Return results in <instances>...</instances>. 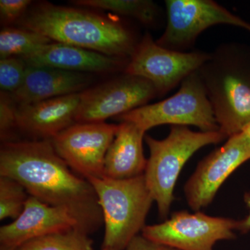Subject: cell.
I'll return each mask as SVG.
<instances>
[{"mask_svg": "<svg viewBox=\"0 0 250 250\" xmlns=\"http://www.w3.org/2000/svg\"><path fill=\"white\" fill-rule=\"evenodd\" d=\"M238 226L233 219L179 211L164 223L145 226L142 235L179 250H213L217 242L235 238Z\"/></svg>", "mask_w": 250, "mask_h": 250, "instance_id": "9c48e42d", "label": "cell"}, {"mask_svg": "<svg viewBox=\"0 0 250 250\" xmlns=\"http://www.w3.org/2000/svg\"><path fill=\"white\" fill-rule=\"evenodd\" d=\"M80 94L19 105L17 109L18 130L34 140L53 139L76 123Z\"/></svg>", "mask_w": 250, "mask_h": 250, "instance_id": "9a60e30c", "label": "cell"}, {"mask_svg": "<svg viewBox=\"0 0 250 250\" xmlns=\"http://www.w3.org/2000/svg\"><path fill=\"white\" fill-rule=\"evenodd\" d=\"M76 123H103L147 104L158 96L154 85L143 77L123 72L92 85L80 94Z\"/></svg>", "mask_w": 250, "mask_h": 250, "instance_id": "ba28073f", "label": "cell"}, {"mask_svg": "<svg viewBox=\"0 0 250 250\" xmlns=\"http://www.w3.org/2000/svg\"><path fill=\"white\" fill-rule=\"evenodd\" d=\"M145 132L136 125L123 122L105 157L104 177L127 179L142 175L147 160L143 152Z\"/></svg>", "mask_w": 250, "mask_h": 250, "instance_id": "e0dca14e", "label": "cell"}, {"mask_svg": "<svg viewBox=\"0 0 250 250\" xmlns=\"http://www.w3.org/2000/svg\"><path fill=\"white\" fill-rule=\"evenodd\" d=\"M72 2L77 6L134 18L141 24L151 27L158 22L160 14L157 5L149 0H76Z\"/></svg>", "mask_w": 250, "mask_h": 250, "instance_id": "ac0fdd59", "label": "cell"}, {"mask_svg": "<svg viewBox=\"0 0 250 250\" xmlns=\"http://www.w3.org/2000/svg\"><path fill=\"white\" fill-rule=\"evenodd\" d=\"M52 42L36 31L22 27H4L0 32V58H22Z\"/></svg>", "mask_w": 250, "mask_h": 250, "instance_id": "d6986e66", "label": "cell"}, {"mask_svg": "<svg viewBox=\"0 0 250 250\" xmlns=\"http://www.w3.org/2000/svg\"><path fill=\"white\" fill-rule=\"evenodd\" d=\"M16 24L53 42L119 58L129 59L139 42L134 31L118 20L47 1L31 5Z\"/></svg>", "mask_w": 250, "mask_h": 250, "instance_id": "7a4b0ae2", "label": "cell"}, {"mask_svg": "<svg viewBox=\"0 0 250 250\" xmlns=\"http://www.w3.org/2000/svg\"><path fill=\"white\" fill-rule=\"evenodd\" d=\"M17 250H93V241L78 228L31 240Z\"/></svg>", "mask_w": 250, "mask_h": 250, "instance_id": "ffe728a7", "label": "cell"}, {"mask_svg": "<svg viewBox=\"0 0 250 250\" xmlns=\"http://www.w3.org/2000/svg\"><path fill=\"white\" fill-rule=\"evenodd\" d=\"M102 250H115V249H111V248H103Z\"/></svg>", "mask_w": 250, "mask_h": 250, "instance_id": "f1b7e54d", "label": "cell"}, {"mask_svg": "<svg viewBox=\"0 0 250 250\" xmlns=\"http://www.w3.org/2000/svg\"><path fill=\"white\" fill-rule=\"evenodd\" d=\"M227 138L220 131H193L186 126H172L164 140L145 136L150 156L144 172L146 184L161 218H167L174 200V188L186 163L208 145Z\"/></svg>", "mask_w": 250, "mask_h": 250, "instance_id": "5b68a950", "label": "cell"}, {"mask_svg": "<svg viewBox=\"0 0 250 250\" xmlns=\"http://www.w3.org/2000/svg\"><path fill=\"white\" fill-rule=\"evenodd\" d=\"M119 125L76 123L50 140L59 156L77 174L88 179L104 177L105 157Z\"/></svg>", "mask_w": 250, "mask_h": 250, "instance_id": "8fae6325", "label": "cell"}, {"mask_svg": "<svg viewBox=\"0 0 250 250\" xmlns=\"http://www.w3.org/2000/svg\"><path fill=\"white\" fill-rule=\"evenodd\" d=\"M69 167L50 140L1 143L0 175L22 184L30 196L66 210L89 235L104 225L93 186Z\"/></svg>", "mask_w": 250, "mask_h": 250, "instance_id": "6da1fadb", "label": "cell"}, {"mask_svg": "<svg viewBox=\"0 0 250 250\" xmlns=\"http://www.w3.org/2000/svg\"><path fill=\"white\" fill-rule=\"evenodd\" d=\"M73 228L80 229L66 210L29 195L21 214L0 228V242L1 246L18 249L31 240Z\"/></svg>", "mask_w": 250, "mask_h": 250, "instance_id": "4fadbf2b", "label": "cell"}, {"mask_svg": "<svg viewBox=\"0 0 250 250\" xmlns=\"http://www.w3.org/2000/svg\"><path fill=\"white\" fill-rule=\"evenodd\" d=\"M245 202L248 208L250 210L249 215L245 220L239 221V226H238V230L242 231V232H248L250 230V192H247L244 196Z\"/></svg>", "mask_w": 250, "mask_h": 250, "instance_id": "484cf974", "label": "cell"}, {"mask_svg": "<svg viewBox=\"0 0 250 250\" xmlns=\"http://www.w3.org/2000/svg\"><path fill=\"white\" fill-rule=\"evenodd\" d=\"M94 81L95 77L90 74L27 65L22 84L11 95L18 106L29 104L82 93L91 87Z\"/></svg>", "mask_w": 250, "mask_h": 250, "instance_id": "2e32d148", "label": "cell"}, {"mask_svg": "<svg viewBox=\"0 0 250 250\" xmlns=\"http://www.w3.org/2000/svg\"><path fill=\"white\" fill-rule=\"evenodd\" d=\"M210 57L202 52H184L159 45L146 33L130 57L124 72L150 82L158 96L173 89Z\"/></svg>", "mask_w": 250, "mask_h": 250, "instance_id": "52a82bcc", "label": "cell"}, {"mask_svg": "<svg viewBox=\"0 0 250 250\" xmlns=\"http://www.w3.org/2000/svg\"><path fill=\"white\" fill-rule=\"evenodd\" d=\"M118 121L136 125L145 132L162 125H192L202 131H220L203 82L198 72L182 82L177 93L163 101L146 104L117 117Z\"/></svg>", "mask_w": 250, "mask_h": 250, "instance_id": "8992f818", "label": "cell"}, {"mask_svg": "<svg viewBox=\"0 0 250 250\" xmlns=\"http://www.w3.org/2000/svg\"><path fill=\"white\" fill-rule=\"evenodd\" d=\"M22 59L29 66L52 67L90 75L124 72L129 61L57 42L47 44Z\"/></svg>", "mask_w": 250, "mask_h": 250, "instance_id": "5bb4252c", "label": "cell"}, {"mask_svg": "<svg viewBox=\"0 0 250 250\" xmlns=\"http://www.w3.org/2000/svg\"><path fill=\"white\" fill-rule=\"evenodd\" d=\"M93 186L105 227L103 248L125 250L142 231L154 199L144 174L134 178L87 179Z\"/></svg>", "mask_w": 250, "mask_h": 250, "instance_id": "277c9868", "label": "cell"}, {"mask_svg": "<svg viewBox=\"0 0 250 250\" xmlns=\"http://www.w3.org/2000/svg\"><path fill=\"white\" fill-rule=\"evenodd\" d=\"M243 133L250 139V123L243 129Z\"/></svg>", "mask_w": 250, "mask_h": 250, "instance_id": "4316f807", "label": "cell"}, {"mask_svg": "<svg viewBox=\"0 0 250 250\" xmlns=\"http://www.w3.org/2000/svg\"><path fill=\"white\" fill-rule=\"evenodd\" d=\"M29 195L17 181L0 175V220H16L22 213Z\"/></svg>", "mask_w": 250, "mask_h": 250, "instance_id": "44dd1931", "label": "cell"}, {"mask_svg": "<svg viewBox=\"0 0 250 250\" xmlns=\"http://www.w3.org/2000/svg\"><path fill=\"white\" fill-rule=\"evenodd\" d=\"M167 26L156 42L182 52L193 45L197 36L212 26L226 24L250 32V24L211 0H166Z\"/></svg>", "mask_w": 250, "mask_h": 250, "instance_id": "30bf717a", "label": "cell"}, {"mask_svg": "<svg viewBox=\"0 0 250 250\" xmlns=\"http://www.w3.org/2000/svg\"><path fill=\"white\" fill-rule=\"evenodd\" d=\"M27 65L21 57L0 59L1 91L13 93L21 86L25 77Z\"/></svg>", "mask_w": 250, "mask_h": 250, "instance_id": "7402d4cb", "label": "cell"}, {"mask_svg": "<svg viewBox=\"0 0 250 250\" xmlns=\"http://www.w3.org/2000/svg\"><path fill=\"white\" fill-rule=\"evenodd\" d=\"M32 5L30 0H1L0 18L4 27L16 24Z\"/></svg>", "mask_w": 250, "mask_h": 250, "instance_id": "cb8c5ba5", "label": "cell"}, {"mask_svg": "<svg viewBox=\"0 0 250 250\" xmlns=\"http://www.w3.org/2000/svg\"><path fill=\"white\" fill-rule=\"evenodd\" d=\"M250 159V139L243 131L229 137L222 147L197 166L184 187L190 208L198 211L211 203L227 179Z\"/></svg>", "mask_w": 250, "mask_h": 250, "instance_id": "7c38bea8", "label": "cell"}, {"mask_svg": "<svg viewBox=\"0 0 250 250\" xmlns=\"http://www.w3.org/2000/svg\"><path fill=\"white\" fill-rule=\"evenodd\" d=\"M125 250H179L172 247L151 241L143 236L134 237Z\"/></svg>", "mask_w": 250, "mask_h": 250, "instance_id": "d4e9b609", "label": "cell"}, {"mask_svg": "<svg viewBox=\"0 0 250 250\" xmlns=\"http://www.w3.org/2000/svg\"><path fill=\"white\" fill-rule=\"evenodd\" d=\"M219 130L227 138L250 123V46L223 44L197 70Z\"/></svg>", "mask_w": 250, "mask_h": 250, "instance_id": "3957f363", "label": "cell"}, {"mask_svg": "<svg viewBox=\"0 0 250 250\" xmlns=\"http://www.w3.org/2000/svg\"><path fill=\"white\" fill-rule=\"evenodd\" d=\"M17 104L11 93H0V138L1 143L12 141L17 127Z\"/></svg>", "mask_w": 250, "mask_h": 250, "instance_id": "603a6c76", "label": "cell"}, {"mask_svg": "<svg viewBox=\"0 0 250 250\" xmlns=\"http://www.w3.org/2000/svg\"><path fill=\"white\" fill-rule=\"evenodd\" d=\"M0 250H17V249H14V248H9V247L1 246V248H0Z\"/></svg>", "mask_w": 250, "mask_h": 250, "instance_id": "83f0119b", "label": "cell"}]
</instances>
